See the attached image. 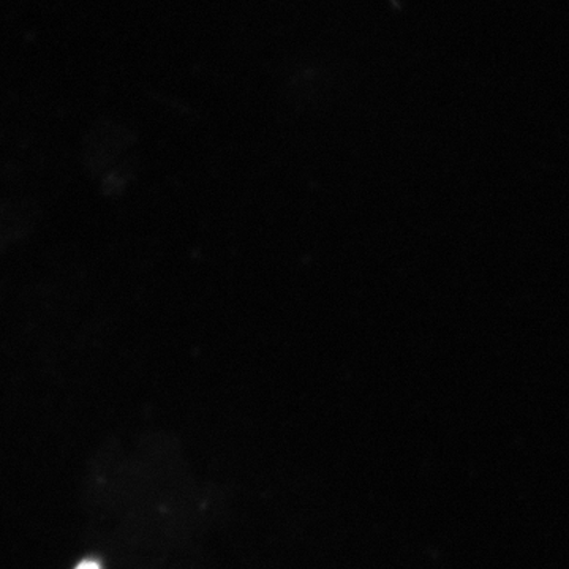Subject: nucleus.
<instances>
[{
    "label": "nucleus",
    "mask_w": 569,
    "mask_h": 569,
    "mask_svg": "<svg viewBox=\"0 0 569 569\" xmlns=\"http://www.w3.org/2000/svg\"><path fill=\"white\" fill-rule=\"evenodd\" d=\"M74 569H102L100 568V565L97 563V561L86 560L81 561L80 565H78Z\"/></svg>",
    "instance_id": "obj_1"
}]
</instances>
